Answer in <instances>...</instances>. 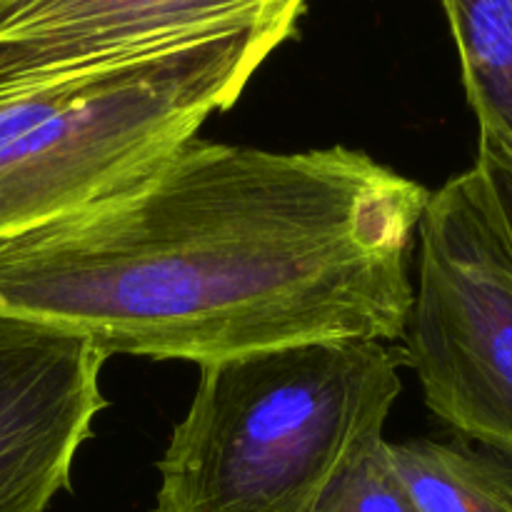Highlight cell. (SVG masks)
<instances>
[{
    "instance_id": "obj_1",
    "label": "cell",
    "mask_w": 512,
    "mask_h": 512,
    "mask_svg": "<svg viewBox=\"0 0 512 512\" xmlns=\"http://www.w3.org/2000/svg\"><path fill=\"white\" fill-rule=\"evenodd\" d=\"M430 190L348 145L190 138L103 198L0 240V315L110 355L225 358L403 338Z\"/></svg>"
},
{
    "instance_id": "obj_5",
    "label": "cell",
    "mask_w": 512,
    "mask_h": 512,
    "mask_svg": "<svg viewBox=\"0 0 512 512\" xmlns=\"http://www.w3.org/2000/svg\"><path fill=\"white\" fill-rule=\"evenodd\" d=\"M305 0H0V103L243 30L293 38Z\"/></svg>"
},
{
    "instance_id": "obj_7",
    "label": "cell",
    "mask_w": 512,
    "mask_h": 512,
    "mask_svg": "<svg viewBox=\"0 0 512 512\" xmlns=\"http://www.w3.org/2000/svg\"><path fill=\"white\" fill-rule=\"evenodd\" d=\"M390 455L415 512H512V473L490 453L415 438Z\"/></svg>"
},
{
    "instance_id": "obj_3",
    "label": "cell",
    "mask_w": 512,
    "mask_h": 512,
    "mask_svg": "<svg viewBox=\"0 0 512 512\" xmlns=\"http://www.w3.org/2000/svg\"><path fill=\"white\" fill-rule=\"evenodd\" d=\"M285 38L218 35L0 103V240L123 185L238 103Z\"/></svg>"
},
{
    "instance_id": "obj_11",
    "label": "cell",
    "mask_w": 512,
    "mask_h": 512,
    "mask_svg": "<svg viewBox=\"0 0 512 512\" xmlns=\"http://www.w3.org/2000/svg\"><path fill=\"white\" fill-rule=\"evenodd\" d=\"M508 145H510V148H512V143H508Z\"/></svg>"
},
{
    "instance_id": "obj_8",
    "label": "cell",
    "mask_w": 512,
    "mask_h": 512,
    "mask_svg": "<svg viewBox=\"0 0 512 512\" xmlns=\"http://www.w3.org/2000/svg\"><path fill=\"white\" fill-rule=\"evenodd\" d=\"M480 135L512 143V0H440Z\"/></svg>"
},
{
    "instance_id": "obj_10",
    "label": "cell",
    "mask_w": 512,
    "mask_h": 512,
    "mask_svg": "<svg viewBox=\"0 0 512 512\" xmlns=\"http://www.w3.org/2000/svg\"><path fill=\"white\" fill-rule=\"evenodd\" d=\"M475 163L485 170L490 185H493V193L498 198L500 210H503L505 225H508L512 240V148L503 140L480 135Z\"/></svg>"
},
{
    "instance_id": "obj_9",
    "label": "cell",
    "mask_w": 512,
    "mask_h": 512,
    "mask_svg": "<svg viewBox=\"0 0 512 512\" xmlns=\"http://www.w3.org/2000/svg\"><path fill=\"white\" fill-rule=\"evenodd\" d=\"M308 512H415L383 430L365 435L345 455Z\"/></svg>"
},
{
    "instance_id": "obj_2",
    "label": "cell",
    "mask_w": 512,
    "mask_h": 512,
    "mask_svg": "<svg viewBox=\"0 0 512 512\" xmlns=\"http://www.w3.org/2000/svg\"><path fill=\"white\" fill-rule=\"evenodd\" d=\"M403 358L380 340H310L205 363L158 463L153 512H308L383 430Z\"/></svg>"
},
{
    "instance_id": "obj_6",
    "label": "cell",
    "mask_w": 512,
    "mask_h": 512,
    "mask_svg": "<svg viewBox=\"0 0 512 512\" xmlns=\"http://www.w3.org/2000/svg\"><path fill=\"white\" fill-rule=\"evenodd\" d=\"M105 360L80 335L0 315V512H45L70 488L108 405Z\"/></svg>"
},
{
    "instance_id": "obj_4",
    "label": "cell",
    "mask_w": 512,
    "mask_h": 512,
    "mask_svg": "<svg viewBox=\"0 0 512 512\" xmlns=\"http://www.w3.org/2000/svg\"><path fill=\"white\" fill-rule=\"evenodd\" d=\"M415 235L400 358L435 418L512 473V240L478 163L430 193Z\"/></svg>"
}]
</instances>
